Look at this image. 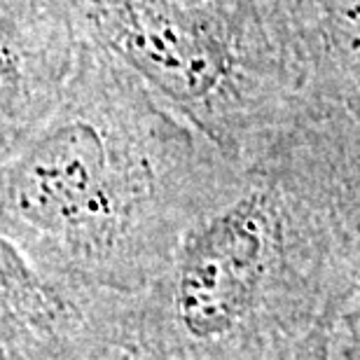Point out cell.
Wrapping results in <instances>:
<instances>
[{
  "instance_id": "52a82bcc",
  "label": "cell",
  "mask_w": 360,
  "mask_h": 360,
  "mask_svg": "<svg viewBox=\"0 0 360 360\" xmlns=\"http://www.w3.org/2000/svg\"><path fill=\"white\" fill-rule=\"evenodd\" d=\"M330 360H360V300L344 314Z\"/></svg>"
},
{
  "instance_id": "8992f818",
  "label": "cell",
  "mask_w": 360,
  "mask_h": 360,
  "mask_svg": "<svg viewBox=\"0 0 360 360\" xmlns=\"http://www.w3.org/2000/svg\"><path fill=\"white\" fill-rule=\"evenodd\" d=\"M311 75L360 98V0H300Z\"/></svg>"
},
{
  "instance_id": "5b68a950",
  "label": "cell",
  "mask_w": 360,
  "mask_h": 360,
  "mask_svg": "<svg viewBox=\"0 0 360 360\" xmlns=\"http://www.w3.org/2000/svg\"><path fill=\"white\" fill-rule=\"evenodd\" d=\"M84 40L68 0H0V157L56 112Z\"/></svg>"
},
{
  "instance_id": "7a4b0ae2",
  "label": "cell",
  "mask_w": 360,
  "mask_h": 360,
  "mask_svg": "<svg viewBox=\"0 0 360 360\" xmlns=\"http://www.w3.org/2000/svg\"><path fill=\"white\" fill-rule=\"evenodd\" d=\"M0 167V239L56 276L141 295L236 162L87 35L66 98Z\"/></svg>"
},
{
  "instance_id": "277c9868",
  "label": "cell",
  "mask_w": 360,
  "mask_h": 360,
  "mask_svg": "<svg viewBox=\"0 0 360 360\" xmlns=\"http://www.w3.org/2000/svg\"><path fill=\"white\" fill-rule=\"evenodd\" d=\"M139 297L49 274L0 239V360L139 356Z\"/></svg>"
},
{
  "instance_id": "3957f363",
  "label": "cell",
  "mask_w": 360,
  "mask_h": 360,
  "mask_svg": "<svg viewBox=\"0 0 360 360\" xmlns=\"http://www.w3.org/2000/svg\"><path fill=\"white\" fill-rule=\"evenodd\" d=\"M124 61L234 162L295 117L311 77L300 0H68Z\"/></svg>"
},
{
  "instance_id": "ba28073f",
  "label": "cell",
  "mask_w": 360,
  "mask_h": 360,
  "mask_svg": "<svg viewBox=\"0 0 360 360\" xmlns=\"http://www.w3.org/2000/svg\"><path fill=\"white\" fill-rule=\"evenodd\" d=\"M129 360H143V358H139V356H134V358H129Z\"/></svg>"
},
{
  "instance_id": "6da1fadb",
  "label": "cell",
  "mask_w": 360,
  "mask_h": 360,
  "mask_svg": "<svg viewBox=\"0 0 360 360\" xmlns=\"http://www.w3.org/2000/svg\"><path fill=\"white\" fill-rule=\"evenodd\" d=\"M360 300V218L304 98L139 297L143 360H330Z\"/></svg>"
}]
</instances>
